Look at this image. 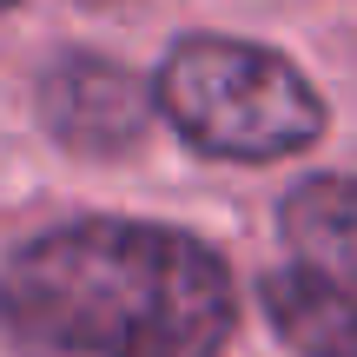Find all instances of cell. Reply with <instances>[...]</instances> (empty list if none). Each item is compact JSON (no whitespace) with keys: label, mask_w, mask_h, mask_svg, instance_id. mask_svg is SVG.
<instances>
[{"label":"cell","mask_w":357,"mask_h":357,"mask_svg":"<svg viewBox=\"0 0 357 357\" xmlns=\"http://www.w3.org/2000/svg\"><path fill=\"white\" fill-rule=\"evenodd\" d=\"M0 318L66 357H218L231 337V278L192 231L73 218L0 265Z\"/></svg>","instance_id":"6da1fadb"},{"label":"cell","mask_w":357,"mask_h":357,"mask_svg":"<svg viewBox=\"0 0 357 357\" xmlns=\"http://www.w3.org/2000/svg\"><path fill=\"white\" fill-rule=\"evenodd\" d=\"M153 106L172 132L205 159H291L324 139V100L284 53L225 33H192L166 53L153 79Z\"/></svg>","instance_id":"7a4b0ae2"},{"label":"cell","mask_w":357,"mask_h":357,"mask_svg":"<svg viewBox=\"0 0 357 357\" xmlns=\"http://www.w3.org/2000/svg\"><path fill=\"white\" fill-rule=\"evenodd\" d=\"M40 119L60 146L106 159V153H126V146L146 139L153 86L139 73H126L119 60H106V53H66L40 79Z\"/></svg>","instance_id":"3957f363"},{"label":"cell","mask_w":357,"mask_h":357,"mask_svg":"<svg viewBox=\"0 0 357 357\" xmlns=\"http://www.w3.org/2000/svg\"><path fill=\"white\" fill-rule=\"evenodd\" d=\"M265 311L298 357H357V298L311 265H284L265 278Z\"/></svg>","instance_id":"277c9868"},{"label":"cell","mask_w":357,"mask_h":357,"mask_svg":"<svg viewBox=\"0 0 357 357\" xmlns=\"http://www.w3.org/2000/svg\"><path fill=\"white\" fill-rule=\"evenodd\" d=\"M278 225L291 252L331 284H357V178H305L284 192Z\"/></svg>","instance_id":"5b68a950"},{"label":"cell","mask_w":357,"mask_h":357,"mask_svg":"<svg viewBox=\"0 0 357 357\" xmlns=\"http://www.w3.org/2000/svg\"><path fill=\"white\" fill-rule=\"evenodd\" d=\"M0 7H13V0H0Z\"/></svg>","instance_id":"8992f818"}]
</instances>
